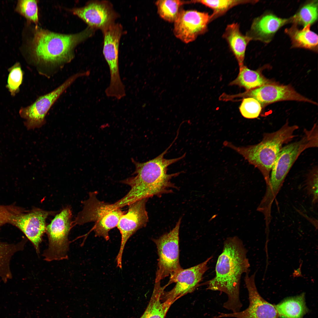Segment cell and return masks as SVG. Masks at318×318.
Instances as JSON below:
<instances>
[{"mask_svg":"<svg viewBox=\"0 0 318 318\" xmlns=\"http://www.w3.org/2000/svg\"><path fill=\"white\" fill-rule=\"evenodd\" d=\"M177 139L176 137L165 150L154 159L140 163L131 158L135 168L133 174L136 175L120 181L129 186L130 189L123 197L113 203L115 207L121 208L142 199L154 196L160 197L163 194L172 193L174 189L179 190L171 180L183 172L168 174V167L184 158L186 153L175 158H164Z\"/></svg>","mask_w":318,"mask_h":318,"instance_id":"6da1fadb","label":"cell"},{"mask_svg":"<svg viewBox=\"0 0 318 318\" xmlns=\"http://www.w3.org/2000/svg\"><path fill=\"white\" fill-rule=\"evenodd\" d=\"M247 253L243 241L238 237L227 238L216 263L215 276L204 283L208 286L207 289L227 295L228 300L223 307L233 313L240 311L242 306L239 298L240 286L242 274L250 271Z\"/></svg>","mask_w":318,"mask_h":318,"instance_id":"7a4b0ae2","label":"cell"},{"mask_svg":"<svg viewBox=\"0 0 318 318\" xmlns=\"http://www.w3.org/2000/svg\"><path fill=\"white\" fill-rule=\"evenodd\" d=\"M94 31L88 27L79 33L64 34L36 27L28 44V50L37 62L50 64L68 62L73 57L74 47L91 36Z\"/></svg>","mask_w":318,"mask_h":318,"instance_id":"3957f363","label":"cell"},{"mask_svg":"<svg viewBox=\"0 0 318 318\" xmlns=\"http://www.w3.org/2000/svg\"><path fill=\"white\" fill-rule=\"evenodd\" d=\"M298 128L296 125L290 126L287 121L276 131L265 133L262 140L256 144L237 147L227 141L223 144L242 155L250 164L257 168L263 175L267 186L272 167L283 145L295 137L294 132Z\"/></svg>","mask_w":318,"mask_h":318,"instance_id":"277c9868","label":"cell"},{"mask_svg":"<svg viewBox=\"0 0 318 318\" xmlns=\"http://www.w3.org/2000/svg\"><path fill=\"white\" fill-rule=\"evenodd\" d=\"M318 125L304 130V134L299 140L283 146L277 155L271 170L269 184L266 186L264 198L272 203L280 191L292 166L305 150L318 146Z\"/></svg>","mask_w":318,"mask_h":318,"instance_id":"5b68a950","label":"cell"},{"mask_svg":"<svg viewBox=\"0 0 318 318\" xmlns=\"http://www.w3.org/2000/svg\"><path fill=\"white\" fill-rule=\"evenodd\" d=\"M96 191L90 192L88 198L83 201V209L77 215L75 224L94 222L92 230L95 236L102 237L107 241L110 231L117 227L121 216L125 212L115 207L112 203L99 200Z\"/></svg>","mask_w":318,"mask_h":318,"instance_id":"8992f818","label":"cell"},{"mask_svg":"<svg viewBox=\"0 0 318 318\" xmlns=\"http://www.w3.org/2000/svg\"><path fill=\"white\" fill-rule=\"evenodd\" d=\"M104 36L103 53L108 65L110 80L105 91L109 97L120 100L126 95L125 86L121 80L118 64V50L122 28L114 23L102 30Z\"/></svg>","mask_w":318,"mask_h":318,"instance_id":"52a82bcc","label":"cell"},{"mask_svg":"<svg viewBox=\"0 0 318 318\" xmlns=\"http://www.w3.org/2000/svg\"><path fill=\"white\" fill-rule=\"evenodd\" d=\"M180 217L175 227L157 238H153L158 256L155 282H160L182 268L179 261V233L182 220Z\"/></svg>","mask_w":318,"mask_h":318,"instance_id":"ba28073f","label":"cell"},{"mask_svg":"<svg viewBox=\"0 0 318 318\" xmlns=\"http://www.w3.org/2000/svg\"><path fill=\"white\" fill-rule=\"evenodd\" d=\"M72 212L67 207L57 214L46 226L49 245L43 254L48 261L67 259L69 250V233L72 225Z\"/></svg>","mask_w":318,"mask_h":318,"instance_id":"9c48e42d","label":"cell"},{"mask_svg":"<svg viewBox=\"0 0 318 318\" xmlns=\"http://www.w3.org/2000/svg\"><path fill=\"white\" fill-rule=\"evenodd\" d=\"M88 75L87 71L75 74L52 92L39 97L31 105L21 108L19 114L25 120L24 124L27 128H39L44 125L47 113L60 95L77 78Z\"/></svg>","mask_w":318,"mask_h":318,"instance_id":"30bf717a","label":"cell"},{"mask_svg":"<svg viewBox=\"0 0 318 318\" xmlns=\"http://www.w3.org/2000/svg\"><path fill=\"white\" fill-rule=\"evenodd\" d=\"M212 257L211 256L203 262L191 267L182 268L170 276L169 281L164 286L166 288L173 283L175 285L170 291H163L161 297L162 300L167 301L172 304L178 299L194 292L200 285L204 274L208 269V263Z\"/></svg>","mask_w":318,"mask_h":318,"instance_id":"8fae6325","label":"cell"},{"mask_svg":"<svg viewBox=\"0 0 318 318\" xmlns=\"http://www.w3.org/2000/svg\"><path fill=\"white\" fill-rule=\"evenodd\" d=\"M149 198H145L129 204L128 210L121 217L117 227L121 235L120 249L116 258L117 266L122 268L124 249L128 239L137 231L146 226L149 217L146 203Z\"/></svg>","mask_w":318,"mask_h":318,"instance_id":"7c38bea8","label":"cell"},{"mask_svg":"<svg viewBox=\"0 0 318 318\" xmlns=\"http://www.w3.org/2000/svg\"><path fill=\"white\" fill-rule=\"evenodd\" d=\"M230 100L236 97H251L257 100L261 107L277 102L293 100L317 104L314 101L297 92L290 85L268 82L257 88L236 95H229Z\"/></svg>","mask_w":318,"mask_h":318,"instance_id":"4fadbf2b","label":"cell"},{"mask_svg":"<svg viewBox=\"0 0 318 318\" xmlns=\"http://www.w3.org/2000/svg\"><path fill=\"white\" fill-rule=\"evenodd\" d=\"M256 271L250 276L246 274L244 281L248 291L249 305L245 310L238 312L221 313L216 318H279L275 306L264 299L256 287L255 277Z\"/></svg>","mask_w":318,"mask_h":318,"instance_id":"5bb4252c","label":"cell"},{"mask_svg":"<svg viewBox=\"0 0 318 318\" xmlns=\"http://www.w3.org/2000/svg\"><path fill=\"white\" fill-rule=\"evenodd\" d=\"M210 21V15L207 12L181 9L174 22L173 33L180 40L189 43L207 32Z\"/></svg>","mask_w":318,"mask_h":318,"instance_id":"9a60e30c","label":"cell"},{"mask_svg":"<svg viewBox=\"0 0 318 318\" xmlns=\"http://www.w3.org/2000/svg\"><path fill=\"white\" fill-rule=\"evenodd\" d=\"M23 211L12 215L8 223L18 228L25 234L38 254L39 245L46 232V220L51 212L38 208L26 213Z\"/></svg>","mask_w":318,"mask_h":318,"instance_id":"2e32d148","label":"cell"},{"mask_svg":"<svg viewBox=\"0 0 318 318\" xmlns=\"http://www.w3.org/2000/svg\"><path fill=\"white\" fill-rule=\"evenodd\" d=\"M77 15L93 28L102 31L114 23L116 14L110 4L106 1H94L84 6L71 10Z\"/></svg>","mask_w":318,"mask_h":318,"instance_id":"e0dca14e","label":"cell"},{"mask_svg":"<svg viewBox=\"0 0 318 318\" xmlns=\"http://www.w3.org/2000/svg\"><path fill=\"white\" fill-rule=\"evenodd\" d=\"M289 23V18H281L272 13H266L254 19L246 35L251 40L268 43L281 27Z\"/></svg>","mask_w":318,"mask_h":318,"instance_id":"ac0fdd59","label":"cell"},{"mask_svg":"<svg viewBox=\"0 0 318 318\" xmlns=\"http://www.w3.org/2000/svg\"><path fill=\"white\" fill-rule=\"evenodd\" d=\"M223 37L236 59L239 67L244 65L246 48L251 39L241 32L239 24L237 23L228 24Z\"/></svg>","mask_w":318,"mask_h":318,"instance_id":"d6986e66","label":"cell"},{"mask_svg":"<svg viewBox=\"0 0 318 318\" xmlns=\"http://www.w3.org/2000/svg\"><path fill=\"white\" fill-rule=\"evenodd\" d=\"M311 25L308 24L302 29H299L297 25L293 24L289 28L285 30V33L290 37L292 47L301 48L318 52V35L310 29Z\"/></svg>","mask_w":318,"mask_h":318,"instance_id":"ffe728a7","label":"cell"},{"mask_svg":"<svg viewBox=\"0 0 318 318\" xmlns=\"http://www.w3.org/2000/svg\"><path fill=\"white\" fill-rule=\"evenodd\" d=\"M274 306L280 318H303L309 312L304 292L287 298Z\"/></svg>","mask_w":318,"mask_h":318,"instance_id":"44dd1931","label":"cell"},{"mask_svg":"<svg viewBox=\"0 0 318 318\" xmlns=\"http://www.w3.org/2000/svg\"><path fill=\"white\" fill-rule=\"evenodd\" d=\"M160 282H155L152 294L145 311L139 318H165L172 304L162 300L161 296L165 289Z\"/></svg>","mask_w":318,"mask_h":318,"instance_id":"7402d4cb","label":"cell"},{"mask_svg":"<svg viewBox=\"0 0 318 318\" xmlns=\"http://www.w3.org/2000/svg\"><path fill=\"white\" fill-rule=\"evenodd\" d=\"M269 82L259 70L254 71L243 65L239 67L237 77L230 84L237 85L249 90L259 87Z\"/></svg>","mask_w":318,"mask_h":318,"instance_id":"603a6c76","label":"cell"},{"mask_svg":"<svg viewBox=\"0 0 318 318\" xmlns=\"http://www.w3.org/2000/svg\"><path fill=\"white\" fill-rule=\"evenodd\" d=\"M25 244L24 241L15 244L0 242V278L4 282L12 278L10 268L12 256L23 249Z\"/></svg>","mask_w":318,"mask_h":318,"instance_id":"cb8c5ba5","label":"cell"},{"mask_svg":"<svg viewBox=\"0 0 318 318\" xmlns=\"http://www.w3.org/2000/svg\"><path fill=\"white\" fill-rule=\"evenodd\" d=\"M318 3V1L315 0L305 3L295 14L289 18L290 23L304 27L315 23L317 19Z\"/></svg>","mask_w":318,"mask_h":318,"instance_id":"d4e9b609","label":"cell"},{"mask_svg":"<svg viewBox=\"0 0 318 318\" xmlns=\"http://www.w3.org/2000/svg\"><path fill=\"white\" fill-rule=\"evenodd\" d=\"M191 3V1L159 0L155 2V4L160 16L167 21L174 23L181 10V6L185 4Z\"/></svg>","mask_w":318,"mask_h":318,"instance_id":"484cf974","label":"cell"},{"mask_svg":"<svg viewBox=\"0 0 318 318\" xmlns=\"http://www.w3.org/2000/svg\"><path fill=\"white\" fill-rule=\"evenodd\" d=\"M253 1L240 0H202L193 1V3H199L210 8L213 13L210 15V21L225 13L229 9L236 5L252 3Z\"/></svg>","mask_w":318,"mask_h":318,"instance_id":"4316f807","label":"cell"},{"mask_svg":"<svg viewBox=\"0 0 318 318\" xmlns=\"http://www.w3.org/2000/svg\"><path fill=\"white\" fill-rule=\"evenodd\" d=\"M37 1L18 0L14 11L28 21L37 24L38 21Z\"/></svg>","mask_w":318,"mask_h":318,"instance_id":"83f0119b","label":"cell"},{"mask_svg":"<svg viewBox=\"0 0 318 318\" xmlns=\"http://www.w3.org/2000/svg\"><path fill=\"white\" fill-rule=\"evenodd\" d=\"M8 71L9 73L6 87L11 95L14 96L19 91L23 80V73L18 62L9 68Z\"/></svg>","mask_w":318,"mask_h":318,"instance_id":"f1b7e54d","label":"cell"},{"mask_svg":"<svg viewBox=\"0 0 318 318\" xmlns=\"http://www.w3.org/2000/svg\"><path fill=\"white\" fill-rule=\"evenodd\" d=\"M261 106L259 102L251 97L244 98L239 107L242 115L248 119L257 117L261 112Z\"/></svg>","mask_w":318,"mask_h":318,"instance_id":"f546056e","label":"cell"},{"mask_svg":"<svg viewBox=\"0 0 318 318\" xmlns=\"http://www.w3.org/2000/svg\"><path fill=\"white\" fill-rule=\"evenodd\" d=\"M306 188L308 194L312 197L313 203L318 200V168L314 167L308 174L306 181Z\"/></svg>","mask_w":318,"mask_h":318,"instance_id":"4dcf8cb0","label":"cell"},{"mask_svg":"<svg viewBox=\"0 0 318 318\" xmlns=\"http://www.w3.org/2000/svg\"><path fill=\"white\" fill-rule=\"evenodd\" d=\"M19 207L13 205H0V226L8 223L11 217L13 214L23 211Z\"/></svg>","mask_w":318,"mask_h":318,"instance_id":"1f68e13d","label":"cell"},{"mask_svg":"<svg viewBox=\"0 0 318 318\" xmlns=\"http://www.w3.org/2000/svg\"><path fill=\"white\" fill-rule=\"evenodd\" d=\"M302 261L301 262V263L299 265V267L298 269L294 270V272L292 274V276L294 278L295 277H303V276L302 274L301 271V268L302 265Z\"/></svg>","mask_w":318,"mask_h":318,"instance_id":"d6a6232c","label":"cell"}]
</instances>
